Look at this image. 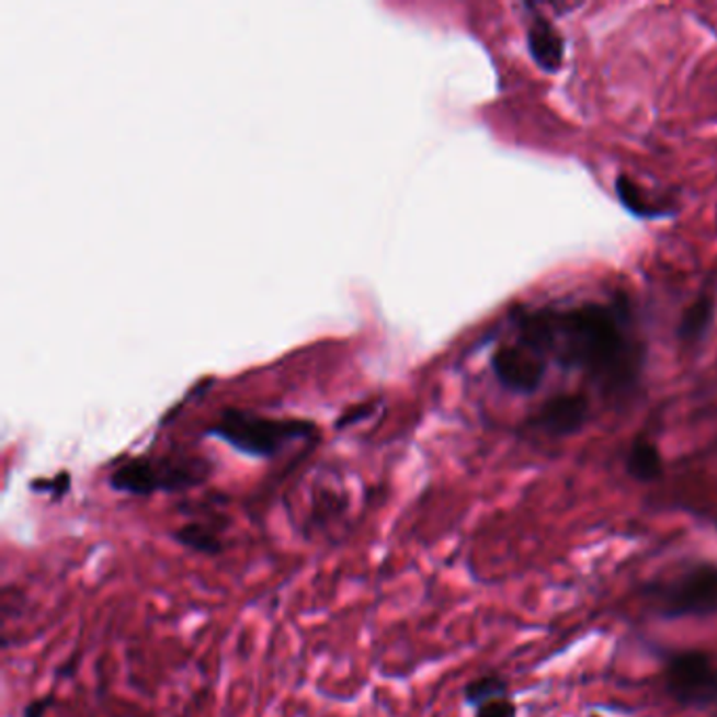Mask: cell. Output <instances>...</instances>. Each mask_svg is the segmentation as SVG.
<instances>
[{"label": "cell", "instance_id": "6da1fadb", "mask_svg": "<svg viewBox=\"0 0 717 717\" xmlns=\"http://www.w3.org/2000/svg\"><path fill=\"white\" fill-rule=\"evenodd\" d=\"M520 343L554 352L564 368L581 371L611 391L634 387L640 375V345L618 306L538 309L520 320Z\"/></svg>", "mask_w": 717, "mask_h": 717}, {"label": "cell", "instance_id": "7a4b0ae2", "mask_svg": "<svg viewBox=\"0 0 717 717\" xmlns=\"http://www.w3.org/2000/svg\"><path fill=\"white\" fill-rule=\"evenodd\" d=\"M213 476V463L192 453L144 455L116 467L107 476V487L128 497L185 494L205 487Z\"/></svg>", "mask_w": 717, "mask_h": 717}, {"label": "cell", "instance_id": "3957f363", "mask_svg": "<svg viewBox=\"0 0 717 717\" xmlns=\"http://www.w3.org/2000/svg\"><path fill=\"white\" fill-rule=\"evenodd\" d=\"M316 434V425L301 419H274L251 410L228 409L208 430V436L219 437L234 451L255 457L274 459L293 442L308 440Z\"/></svg>", "mask_w": 717, "mask_h": 717}, {"label": "cell", "instance_id": "277c9868", "mask_svg": "<svg viewBox=\"0 0 717 717\" xmlns=\"http://www.w3.org/2000/svg\"><path fill=\"white\" fill-rule=\"evenodd\" d=\"M655 611L663 618H691L717 613V564H692L678 577L648 588Z\"/></svg>", "mask_w": 717, "mask_h": 717}, {"label": "cell", "instance_id": "5b68a950", "mask_svg": "<svg viewBox=\"0 0 717 717\" xmlns=\"http://www.w3.org/2000/svg\"><path fill=\"white\" fill-rule=\"evenodd\" d=\"M665 692L682 707H707L717 701V667L703 650H682L667 659Z\"/></svg>", "mask_w": 717, "mask_h": 717}, {"label": "cell", "instance_id": "8992f818", "mask_svg": "<svg viewBox=\"0 0 717 717\" xmlns=\"http://www.w3.org/2000/svg\"><path fill=\"white\" fill-rule=\"evenodd\" d=\"M217 499L208 501H185L180 503V512L183 515H192L190 522H183L175 526L169 538L180 545L183 549L205 556V558H219L221 554L228 551V531H230L231 517L226 512L217 508Z\"/></svg>", "mask_w": 717, "mask_h": 717}, {"label": "cell", "instance_id": "52a82bcc", "mask_svg": "<svg viewBox=\"0 0 717 717\" xmlns=\"http://www.w3.org/2000/svg\"><path fill=\"white\" fill-rule=\"evenodd\" d=\"M545 354L524 343L503 345L492 356V371L499 384L515 394L537 391L545 379Z\"/></svg>", "mask_w": 717, "mask_h": 717}, {"label": "cell", "instance_id": "ba28073f", "mask_svg": "<svg viewBox=\"0 0 717 717\" xmlns=\"http://www.w3.org/2000/svg\"><path fill=\"white\" fill-rule=\"evenodd\" d=\"M590 419V400L583 394H558L533 417V428L551 437L579 434Z\"/></svg>", "mask_w": 717, "mask_h": 717}, {"label": "cell", "instance_id": "9c48e42d", "mask_svg": "<svg viewBox=\"0 0 717 717\" xmlns=\"http://www.w3.org/2000/svg\"><path fill=\"white\" fill-rule=\"evenodd\" d=\"M528 52L540 70L556 75L564 64V38L545 20H535L528 30Z\"/></svg>", "mask_w": 717, "mask_h": 717}, {"label": "cell", "instance_id": "30bf717a", "mask_svg": "<svg viewBox=\"0 0 717 717\" xmlns=\"http://www.w3.org/2000/svg\"><path fill=\"white\" fill-rule=\"evenodd\" d=\"M625 469L636 482H641V485L657 482L665 474L661 451L657 448L655 442H650L646 437H638L631 444L627 459H625Z\"/></svg>", "mask_w": 717, "mask_h": 717}, {"label": "cell", "instance_id": "8fae6325", "mask_svg": "<svg viewBox=\"0 0 717 717\" xmlns=\"http://www.w3.org/2000/svg\"><path fill=\"white\" fill-rule=\"evenodd\" d=\"M714 314H716V304L709 295L698 297L691 308L686 309L680 318L678 331L675 337L684 343V345H696L714 322Z\"/></svg>", "mask_w": 717, "mask_h": 717}, {"label": "cell", "instance_id": "7c38bea8", "mask_svg": "<svg viewBox=\"0 0 717 717\" xmlns=\"http://www.w3.org/2000/svg\"><path fill=\"white\" fill-rule=\"evenodd\" d=\"M350 510V499L345 494H337L331 490H322L314 494L308 522L304 524L306 533L311 531H329L334 524L339 526V517H343Z\"/></svg>", "mask_w": 717, "mask_h": 717}, {"label": "cell", "instance_id": "4fadbf2b", "mask_svg": "<svg viewBox=\"0 0 717 717\" xmlns=\"http://www.w3.org/2000/svg\"><path fill=\"white\" fill-rule=\"evenodd\" d=\"M508 691H510V684H508V680L503 675H499V673H485L480 678L469 680L463 686V701H465L467 707L478 709V707L487 705L490 701L505 698Z\"/></svg>", "mask_w": 717, "mask_h": 717}, {"label": "cell", "instance_id": "5bb4252c", "mask_svg": "<svg viewBox=\"0 0 717 717\" xmlns=\"http://www.w3.org/2000/svg\"><path fill=\"white\" fill-rule=\"evenodd\" d=\"M616 196L621 201V205L625 206L631 215L641 217V219H652V217H661L665 215L663 206H657L644 192L640 185L627 175H618L615 181Z\"/></svg>", "mask_w": 717, "mask_h": 717}, {"label": "cell", "instance_id": "9a60e30c", "mask_svg": "<svg viewBox=\"0 0 717 717\" xmlns=\"http://www.w3.org/2000/svg\"><path fill=\"white\" fill-rule=\"evenodd\" d=\"M30 490L36 494H47L55 503H59L72 490V476L68 471H61L55 478H36L30 482Z\"/></svg>", "mask_w": 717, "mask_h": 717}, {"label": "cell", "instance_id": "2e32d148", "mask_svg": "<svg viewBox=\"0 0 717 717\" xmlns=\"http://www.w3.org/2000/svg\"><path fill=\"white\" fill-rule=\"evenodd\" d=\"M55 705H57V692H45L43 696L27 701L22 709V717H47Z\"/></svg>", "mask_w": 717, "mask_h": 717}, {"label": "cell", "instance_id": "e0dca14e", "mask_svg": "<svg viewBox=\"0 0 717 717\" xmlns=\"http://www.w3.org/2000/svg\"><path fill=\"white\" fill-rule=\"evenodd\" d=\"M474 717H517V707L505 696V698H497V701H490L487 705L478 707Z\"/></svg>", "mask_w": 717, "mask_h": 717}, {"label": "cell", "instance_id": "ac0fdd59", "mask_svg": "<svg viewBox=\"0 0 717 717\" xmlns=\"http://www.w3.org/2000/svg\"><path fill=\"white\" fill-rule=\"evenodd\" d=\"M78 665H80V652H75V655H70L64 663H59V665L53 669V682L59 684V682H70V680H75Z\"/></svg>", "mask_w": 717, "mask_h": 717}, {"label": "cell", "instance_id": "d6986e66", "mask_svg": "<svg viewBox=\"0 0 717 717\" xmlns=\"http://www.w3.org/2000/svg\"><path fill=\"white\" fill-rule=\"evenodd\" d=\"M180 717H187V716H180Z\"/></svg>", "mask_w": 717, "mask_h": 717}]
</instances>
